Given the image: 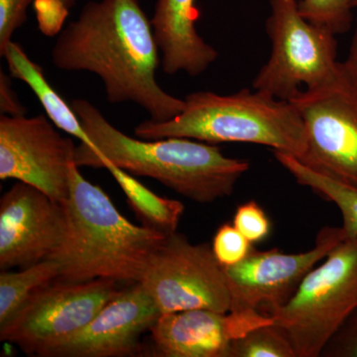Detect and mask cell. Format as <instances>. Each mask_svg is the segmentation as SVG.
Masks as SVG:
<instances>
[{
  "label": "cell",
  "instance_id": "11",
  "mask_svg": "<svg viewBox=\"0 0 357 357\" xmlns=\"http://www.w3.org/2000/svg\"><path fill=\"white\" fill-rule=\"evenodd\" d=\"M345 238L342 227H325L317 234L314 248L305 252L287 255L278 248H252L238 264L223 267L231 301L230 311L264 307L268 314L283 306L312 268Z\"/></svg>",
  "mask_w": 357,
  "mask_h": 357
},
{
  "label": "cell",
  "instance_id": "25",
  "mask_svg": "<svg viewBox=\"0 0 357 357\" xmlns=\"http://www.w3.org/2000/svg\"><path fill=\"white\" fill-rule=\"evenodd\" d=\"M324 357H357V309L321 352Z\"/></svg>",
  "mask_w": 357,
  "mask_h": 357
},
{
  "label": "cell",
  "instance_id": "17",
  "mask_svg": "<svg viewBox=\"0 0 357 357\" xmlns=\"http://www.w3.org/2000/svg\"><path fill=\"white\" fill-rule=\"evenodd\" d=\"M126 194L128 206L142 223L143 227L169 236L177 231L184 213V204L173 199L163 198L150 191L131 174L119 167L105 166Z\"/></svg>",
  "mask_w": 357,
  "mask_h": 357
},
{
  "label": "cell",
  "instance_id": "21",
  "mask_svg": "<svg viewBox=\"0 0 357 357\" xmlns=\"http://www.w3.org/2000/svg\"><path fill=\"white\" fill-rule=\"evenodd\" d=\"M297 3L301 15L312 24L335 35L351 29L354 20L351 0H297Z\"/></svg>",
  "mask_w": 357,
  "mask_h": 357
},
{
  "label": "cell",
  "instance_id": "8",
  "mask_svg": "<svg viewBox=\"0 0 357 357\" xmlns=\"http://www.w3.org/2000/svg\"><path fill=\"white\" fill-rule=\"evenodd\" d=\"M117 292V282L110 279L54 281L0 328V340L38 356L47 347L88 325Z\"/></svg>",
  "mask_w": 357,
  "mask_h": 357
},
{
  "label": "cell",
  "instance_id": "26",
  "mask_svg": "<svg viewBox=\"0 0 357 357\" xmlns=\"http://www.w3.org/2000/svg\"><path fill=\"white\" fill-rule=\"evenodd\" d=\"M0 112L9 116L25 115L26 109L13 88L10 77L0 72Z\"/></svg>",
  "mask_w": 357,
  "mask_h": 357
},
{
  "label": "cell",
  "instance_id": "3",
  "mask_svg": "<svg viewBox=\"0 0 357 357\" xmlns=\"http://www.w3.org/2000/svg\"><path fill=\"white\" fill-rule=\"evenodd\" d=\"M79 168L75 162L70 166L69 198L63 204L65 238L50 258L60 265L58 280L139 283L166 234L129 222Z\"/></svg>",
  "mask_w": 357,
  "mask_h": 357
},
{
  "label": "cell",
  "instance_id": "15",
  "mask_svg": "<svg viewBox=\"0 0 357 357\" xmlns=\"http://www.w3.org/2000/svg\"><path fill=\"white\" fill-rule=\"evenodd\" d=\"M199 16L196 0H157L151 23L165 74L199 76L217 60L218 51L197 30Z\"/></svg>",
  "mask_w": 357,
  "mask_h": 357
},
{
  "label": "cell",
  "instance_id": "24",
  "mask_svg": "<svg viewBox=\"0 0 357 357\" xmlns=\"http://www.w3.org/2000/svg\"><path fill=\"white\" fill-rule=\"evenodd\" d=\"M34 0H0V56L13 41L16 30L27 20L28 7Z\"/></svg>",
  "mask_w": 357,
  "mask_h": 357
},
{
  "label": "cell",
  "instance_id": "7",
  "mask_svg": "<svg viewBox=\"0 0 357 357\" xmlns=\"http://www.w3.org/2000/svg\"><path fill=\"white\" fill-rule=\"evenodd\" d=\"M161 314L206 309L230 311L227 277L208 243L192 244L178 231L167 236L139 282Z\"/></svg>",
  "mask_w": 357,
  "mask_h": 357
},
{
  "label": "cell",
  "instance_id": "28",
  "mask_svg": "<svg viewBox=\"0 0 357 357\" xmlns=\"http://www.w3.org/2000/svg\"><path fill=\"white\" fill-rule=\"evenodd\" d=\"M59 4H61L66 10L69 11L73 6H75V3L77 1V0H56Z\"/></svg>",
  "mask_w": 357,
  "mask_h": 357
},
{
  "label": "cell",
  "instance_id": "29",
  "mask_svg": "<svg viewBox=\"0 0 357 357\" xmlns=\"http://www.w3.org/2000/svg\"><path fill=\"white\" fill-rule=\"evenodd\" d=\"M352 8H357V0H351Z\"/></svg>",
  "mask_w": 357,
  "mask_h": 357
},
{
  "label": "cell",
  "instance_id": "6",
  "mask_svg": "<svg viewBox=\"0 0 357 357\" xmlns=\"http://www.w3.org/2000/svg\"><path fill=\"white\" fill-rule=\"evenodd\" d=\"M266 32L271 41L269 60L253 79L252 89L277 100H292L342 82L345 75L337 61V35L305 20L297 0H270Z\"/></svg>",
  "mask_w": 357,
  "mask_h": 357
},
{
  "label": "cell",
  "instance_id": "23",
  "mask_svg": "<svg viewBox=\"0 0 357 357\" xmlns=\"http://www.w3.org/2000/svg\"><path fill=\"white\" fill-rule=\"evenodd\" d=\"M234 225L252 244L264 241L272 227L266 213L255 201H248L237 206Z\"/></svg>",
  "mask_w": 357,
  "mask_h": 357
},
{
  "label": "cell",
  "instance_id": "16",
  "mask_svg": "<svg viewBox=\"0 0 357 357\" xmlns=\"http://www.w3.org/2000/svg\"><path fill=\"white\" fill-rule=\"evenodd\" d=\"M2 57L6 58L8 64L10 76L24 82L32 89L44 107L45 114L58 129L77 138L86 146H93L76 112L52 88L45 77L43 70L28 57L20 44L11 41Z\"/></svg>",
  "mask_w": 357,
  "mask_h": 357
},
{
  "label": "cell",
  "instance_id": "5",
  "mask_svg": "<svg viewBox=\"0 0 357 357\" xmlns=\"http://www.w3.org/2000/svg\"><path fill=\"white\" fill-rule=\"evenodd\" d=\"M357 309V236L347 237L312 268L283 306L269 312L297 357H319Z\"/></svg>",
  "mask_w": 357,
  "mask_h": 357
},
{
  "label": "cell",
  "instance_id": "27",
  "mask_svg": "<svg viewBox=\"0 0 357 357\" xmlns=\"http://www.w3.org/2000/svg\"><path fill=\"white\" fill-rule=\"evenodd\" d=\"M342 68L347 81L357 96V25L352 37L349 55L344 62H342Z\"/></svg>",
  "mask_w": 357,
  "mask_h": 357
},
{
  "label": "cell",
  "instance_id": "2",
  "mask_svg": "<svg viewBox=\"0 0 357 357\" xmlns=\"http://www.w3.org/2000/svg\"><path fill=\"white\" fill-rule=\"evenodd\" d=\"M76 112L93 146L75 149L77 167H119L131 175L158 181L169 189L199 204H211L231 196L237 182L248 172V160L229 158L220 147L190 138L145 140L122 132L93 103L73 100Z\"/></svg>",
  "mask_w": 357,
  "mask_h": 357
},
{
  "label": "cell",
  "instance_id": "1",
  "mask_svg": "<svg viewBox=\"0 0 357 357\" xmlns=\"http://www.w3.org/2000/svg\"><path fill=\"white\" fill-rule=\"evenodd\" d=\"M51 60L59 70L96 75L110 103H135L152 121H169L184 109V98L157 81L160 49L138 0L88 2L59 34Z\"/></svg>",
  "mask_w": 357,
  "mask_h": 357
},
{
  "label": "cell",
  "instance_id": "13",
  "mask_svg": "<svg viewBox=\"0 0 357 357\" xmlns=\"http://www.w3.org/2000/svg\"><path fill=\"white\" fill-rule=\"evenodd\" d=\"M158 307L140 283L119 290L88 325L42 351V357H124L139 352L141 335L158 319Z\"/></svg>",
  "mask_w": 357,
  "mask_h": 357
},
{
  "label": "cell",
  "instance_id": "19",
  "mask_svg": "<svg viewBox=\"0 0 357 357\" xmlns=\"http://www.w3.org/2000/svg\"><path fill=\"white\" fill-rule=\"evenodd\" d=\"M60 265L46 259L20 272L0 274V328L6 326L42 288L58 280Z\"/></svg>",
  "mask_w": 357,
  "mask_h": 357
},
{
  "label": "cell",
  "instance_id": "10",
  "mask_svg": "<svg viewBox=\"0 0 357 357\" xmlns=\"http://www.w3.org/2000/svg\"><path fill=\"white\" fill-rule=\"evenodd\" d=\"M47 115L0 116V180L14 178L58 203L69 198L75 149Z\"/></svg>",
  "mask_w": 357,
  "mask_h": 357
},
{
  "label": "cell",
  "instance_id": "22",
  "mask_svg": "<svg viewBox=\"0 0 357 357\" xmlns=\"http://www.w3.org/2000/svg\"><path fill=\"white\" fill-rule=\"evenodd\" d=\"M211 248L218 263L229 267L245 259L253 246L234 225L225 223L215 232Z\"/></svg>",
  "mask_w": 357,
  "mask_h": 357
},
{
  "label": "cell",
  "instance_id": "4",
  "mask_svg": "<svg viewBox=\"0 0 357 357\" xmlns=\"http://www.w3.org/2000/svg\"><path fill=\"white\" fill-rule=\"evenodd\" d=\"M180 114L166 121L147 119L135 128L145 140L183 137L211 144L251 143L301 159L306 151L304 123L292 102L243 89L232 95L195 91L185 96Z\"/></svg>",
  "mask_w": 357,
  "mask_h": 357
},
{
  "label": "cell",
  "instance_id": "18",
  "mask_svg": "<svg viewBox=\"0 0 357 357\" xmlns=\"http://www.w3.org/2000/svg\"><path fill=\"white\" fill-rule=\"evenodd\" d=\"M274 156L298 184L310 188L337 206L347 237L357 236V188L317 172L293 155L274 151Z\"/></svg>",
  "mask_w": 357,
  "mask_h": 357
},
{
  "label": "cell",
  "instance_id": "20",
  "mask_svg": "<svg viewBox=\"0 0 357 357\" xmlns=\"http://www.w3.org/2000/svg\"><path fill=\"white\" fill-rule=\"evenodd\" d=\"M229 357H297L286 333L273 324L258 326L234 340Z\"/></svg>",
  "mask_w": 357,
  "mask_h": 357
},
{
  "label": "cell",
  "instance_id": "12",
  "mask_svg": "<svg viewBox=\"0 0 357 357\" xmlns=\"http://www.w3.org/2000/svg\"><path fill=\"white\" fill-rule=\"evenodd\" d=\"M63 204L18 182L0 199V269L32 266L50 259L65 238Z\"/></svg>",
  "mask_w": 357,
  "mask_h": 357
},
{
  "label": "cell",
  "instance_id": "9",
  "mask_svg": "<svg viewBox=\"0 0 357 357\" xmlns=\"http://www.w3.org/2000/svg\"><path fill=\"white\" fill-rule=\"evenodd\" d=\"M289 102L306 132V151L300 161L357 188V96L347 77L326 88L303 89Z\"/></svg>",
  "mask_w": 357,
  "mask_h": 357
},
{
  "label": "cell",
  "instance_id": "14",
  "mask_svg": "<svg viewBox=\"0 0 357 357\" xmlns=\"http://www.w3.org/2000/svg\"><path fill=\"white\" fill-rule=\"evenodd\" d=\"M269 324L273 319L259 310L195 309L160 314L150 333L156 356L229 357L234 340Z\"/></svg>",
  "mask_w": 357,
  "mask_h": 357
}]
</instances>
